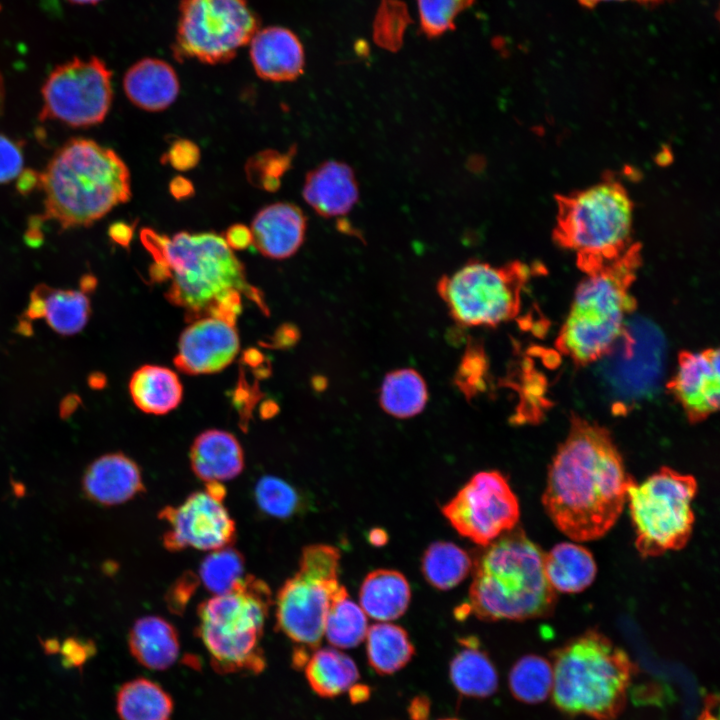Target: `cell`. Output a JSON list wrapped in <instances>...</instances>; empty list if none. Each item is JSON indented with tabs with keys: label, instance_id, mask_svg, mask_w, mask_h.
Masks as SVG:
<instances>
[{
	"label": "cell",
	"instance_id": "21",
	"mask_svg": "<svg viewBox=\"0 0 720 720\" xmlns=\"http://www.w3.org/2000/svg\"><path fill=\"white\" fill-rule=\"evenodd\" d=\"M306 225V217L298 206L287 202L268 205L251 223L252 244L266 257L288 258L302 245Z\"/></svg>",
	"mask_w": 720,
	"mask_h": 720
},
{
	"label": "cell",
	"instance_id": "11",
	"mask_svg": "<svg viewBox=\"0 0 720 720\" xmlns=\"http://www.w3.org/2000/svg\"><path fill=\"white\" fill-rule=\"evenodd\" d=\"M532 270L513 261L501 266L470 261L437 285L450 316L463 326H497L520 311L521 294Z\"/></svg>",
	"mask_w": 720,
	"mask_h": 720
},
{
	"label": "cell",
	"instance_id": "23",
	"mask_svg": "<svg viewBox=\"0 0 720 720\" xmlns=\"http://www.w3.org/2000/svg\"><path fill=\"white\" fill-rule=\"evenodd\" d=\"M189 457L193 473L205 483L231 480L245 464L238 439L220 429L200 433L191 445Z\"/></svg>",
	"mask_w": 720,
	"mask_h": 720
},
{
	"label": "cell",
	"instance_id": "40",
	"mask_svg": "<svg viewBox=\"0 0 720 720\" xmlns=\"http://www.w3.org/2000/svg\"><path fill=\"white\" fill-rule=\"evenodd\" d=\"M421 32L436 38L455 29L456 17L475 0H416Z\"/></svg>",
	"mask_w": 720,
	"mask_h": 720
},
{
	"label": "cell",
	"instance_id": "55",
	"mask_svg": "<svg viewBox=\"0 0 720 720\" xmlns=\"http://www.w3.org/2000/svg\"><path fill=\"white\" fill-rule=\"evenodd\" d=\"M603 1H627V0H578V2L588 8H592L596 6L598 3ZM629 1H636L641 4H657L664 2L666 0H629Z\"/></svg>",
	"mask_w": 720,
	"mask_h": 720
},
{
	"label": "cell",
	"instance_id": "59",
	"mask_svg": "<svg viewBox=\"0 0 720 720\" xmlns=\"http://www.w3.org/2000/svg\"><path fill=\"white\" fill-rule=\"evenodd\" d=\"M67 1L72 4H77V5H95L103 0H67Z\"/></svg>",
	"mask_w": 720,
	"mask_h": 720
},
{
	"label": "cell",
	"instance_id": "49",
	"mask_svg": "<svg viewBox=\"0 0 720 720\" xmlns=\"http://www.w3.org/2000/svg\"><path fill=\"white\" fill-rule=\"evenodd\" d=\"M81 399L77 394H68L60 403L59 414L62 418L70 417L80 406Z\"/></svg>",
	"mask_w": 720,
	"mask_h": 720
},
{
	"label": "cell",
	"instance_id": "60",
	"mask_svg": "<svg viewBox=\"0 0 720 720\" xmlns=\"http://www.w3.org/2000/svg\"><path fill=\"white\" fill-rule=\"evenodd\" d=\"M20 330H22V334H30L31 333V326L26 321L21 322L18 326Z\"/></svg>",
	"mask_w": 720,
	"mask_h": 720
},
{
	"label": "cell",
	"instance_id": "45",
	"mask_svg": "<svg viewBox=\"0 0 720 720\" xmlns=\"http://www.w3.org/2000/svg\"><path fill=\"white\" fill-rule=\"evenodd\" d=\"M200 159L199 148L189 140H178L167 153L168 162L178 170L186 171L193 168Z\"/></svg>",
	"mask_w": 720,
	"mask_h": 720
},
{
	"label": "cell",
	"instance_id": "41",
	"mask_svg": "<svg viewBox=\"0 0 720 720\" xmlns=\"http://www.w3.org/2000/svg\"><path fill=\"white\" fill-rule=\"evenodd\" d=\"M408 24L409 14L404 3L398 0H382L373 24L375 43L390 51L398 50Z\"/></svg>",
	"mask_w": 720,
	"mask_h": 720
},
{
	"label": "cell",
	"instance_id": "12",
	"mask_svg": "<svg viewBox=\"0 0 720 720\" xmlns=\"http://www.w3.org/2000/svg\"><path fill=\"white\" fill-rule=\"evenodd\" d=\"M261 28L248 0H180L172 52L176 59L231 61Z\"/></svg>",
	"mask_w": 720,
	"mask_h": 720
},
{
	"label": "cell",
	"instance_id": "15",
	"mask_svg": "<svg viewBox=\"0 0 720 720\" xmlns=\"http://www.w3.org/2000/svg\"><path fill=\"white\" fill-rule=\"evenodd\" d=\"M665 352L661 331L650 321L627 322L626 331L603 357L604 378L622 403L647 398L657 389ZM602 358V359H603Z\"/></svg>",
	"mask_w": 720,
	"mask_h": 720
},
{
	"label": "cell",
	"instance_id": "22",
	"mask_svg": "<svg viewBox=\"0 0 720 720\" xmlns=\"http://www.w3.org/2000/svg\"><path fill=\"white\" fill-rule=\"evenodd\" d=\"M303 197L323 217L343 216L358 201L355 174L343 162L326 161L306 175Z\"/></svg>",
	"mask_w": 720,
	"mask_h": 720
},
{
	"label": "cell",
	"instance_id": "56",
	"mask_svg": "<svg viewBox=\"0 0 720 720\" xmlns=\"http://www.w3.org/2000/svg\"><path fill=\"white\" fill-rule=\"evenodd\" d=\"M97 285V280L92 275H84L80 280V291L87 294L92 292Z\"/></svg>",
	"mask_w": 720,
	"mask_h": 720
},
{
	"label": "cell",
	"instance_id": "44",
	"mask_svg": "<svg viewBox=\"0 0 720 720\" xmlns=\"http://www.w3.org/2000/svg\"><path fill=\"white\" fill-rule=\"evenodd\" d=\"M95 651V644L91 640L70 637L60 644L58 652L65 667L82 668Z\"/></svg>",
	"mask_w": 720,
	"mask_h": 720
},
{
	"label": "cell",
	"instance_id": "29",
	"mask_svg": "<svg viewBox=\"0 0 720 720\" xmlns=\"http://www.w3.org/2000/svg\"><path fill=\"white\" fill-rule=\"evenodd\" d=\"M303 667L311 689L325 698L349 691L360 676L354 660L334 647L314 649Z\"/></svg>",
	"mask_w": 720,
	"mask_h": 720
},
{
	"label": "cell",
	"instance_id": "8",
	"mask_svg": "<svg viewBox=\"0 0 720 720\" xmlns=\"http://www.w3.org/2000/svg\"><path fill=\"white\" fill-rule=\"evenodd\" d=\"M272 605L269 586L253 575L199 604L196 633L215 671L258 674L264 670L261 640Z\"/></svg>",
	"mask_w": 720,
	"mask_h": 720
},
{
	"label": "cell",
	"instance_id": "38",
	"mask_svg": "<svg viewBox=\"0 0 720 720\" xmlns=\"http://www.w3.org/2000/svg\"><path fill=\"white\" fill-rule=\"evenodd\" d=\"M245 559L230 546L210 551L202 560L199 579L213 595L229 592L244 577Z\"/></svg>",
	"mask_w": 720,
	"mask_h": 720
},
{
	"label": "cell",
	"instance_id": "39",
	"mask_svg": "<svg viewBox=\"0 0 720 720\" xmlns=\"http://www.w3.org/2000/svg\"><path fill=\"white\" fill-rule=\"evenodd\" d=\"M254 496L260 510L277 519L291 518L301 506L297 490L285 480L272 475L258 480Z\"/></svg>",
	"mask_w": 720,
	"mask_h": 720
},
{
	"label": "cell",
	"instance_id": "57",
	"mask_svg": "<svg viewBox=\"0 0 720 720\" xmlns=\"http://www.w3.org/2000/svg\"><path fill=\"white\" fill-rule=\"evenodd\" d=\"M710 701H712V697L710 698ZM716 702H717V700H716ZM716 702H715V703H716ZM715 703H714V704H715ZM709 704H710V705L707 706V707L704 709V711L702 712L699 720H718V714L716 713V714L714 715V714L712 713V707H713L714 704L712 703L713 705H711V702H710Z\"/></svg>",
	"mask_w": 720,
	"mask_h": 720
},
{
	"label": "cell",
	"instance_id": "61",
	"mask_svg": "<svg viewBox=\"0 0 720 720\" xmlns=\"http://www.w3.org/2000/svg\"><path fill=\"white\" fill-rule=\"evenodd\" d=\"M439 720H459V719H456V718H445V719H439Z\"/></svg>",
	"mask_w": 720,
	"mask_h": 720
},
{
	"label": "cell",
	"instance_id": "30",
	"mask_svg": "<svg viewBox=\"0 0 720 720\" xmlns=\"http://www.w3.org/2000/svg\"><path fill=\"white\" fill-rule=\"evenodd\" d=\"M461 649L451 660L449 676L454 687L464 696L485 698L498 688L497 671L473 637L464 638Z\"/></svg>",
	"mask_w": 720,
	"mask_h": 720
},
{
	"label": "cell",
	"instance_id": "16",
	"mask_svg": "<svg viewBox=\"0 0 720 720\" xmlns=\"http://www.w3.org/2000/svg\"><path fill=\"white\" fill-rule=\"evenodd\" d=\"M223 501L205 489L191 493L178 506L163 508L159 518L168 525L164 547L170 552L187 548L210 552L232 545L236 525Z\"/></svg>",
	"mask_w": 720,
	"mask_h": 720
},
{
	"label": "cell",
	"instance_id": "31",
	"mask_svg": "<svg viewBox=\"0 0 720 720\" xmlns=\"http://www.w3.org/2000/svg\"><path fill=\"white\" fill-rule=\"evenodd\" d=\"M365 639L369 665L380 675L396 673L415 654L407 631L390 622H378L368 627Z\"/></svg>",
	"mask_w": 720,
	"mask_h": 720
},
{
	"label": "cell",
	"instance_id": "54",
	"mask_svg": "<svg viewBox=\"0 0 720 720\" xmlns=\"http://www.w3.org/2000/svg\"><path fill=\"white\" fill-rule=\"evenodd\" d=\"M368 687L366 686H356V684L349 689L351 700L353 702H361L367 698L369 695L368 693Z\"/></svg>",
	"mask_w": 720,
	"mask_h": 720
},
{
	"label": "cell",
	"instance_id": "52",
	"mask_svg": "<svg viewBox=\"0 0 720 720\" xmlns=\"http://www.w3.org/2000/svg\"><path fill=\"white\" fill-rule=\"evenodd\" d=\"M368 540L374 546H382L386 544L388 535L383 529L375 528L369 532Z\"/></svg>",
	"mask_w": 720,
	"mask_h": 720
},
{
	"label": "cell",
	"instance_id": "2",
	"mask_svg": "<svg viewBox=\"0 0 720 720\" xmlns=\"http://www.w3.org/2000/svg\"><path fill=\"white\" fill-rule=\"evenodd\" d=\"M140 236L154 260L152 280L168 281L165 297L184 311L186 320L215 316L235 323L242 296L268 311L262 294L249 283L243 264L223 237L186 231L170 237L149 228Z\"/></svg>",
	"mask_w": 720,
	"mask_h": 720
},
{
	"label": "cell",
	"instance_id": "5",
	"mask_svg": "<svg viewBox=\"0 0 720 720\" xmlns=\"http://www.w3.org/2000/svg\"><path fill=\"white\" fill-rule=\"evenodd\" d=\"M640 265L641 246L634 242L616 260L585 274L556 340L562 354L586 365L612 350L636 308L631 289Z\"/></svg>",
	"mask_w": 720,
	"mask_h": 720
},
{
	"label": "cell",
	"instance_id": "48",
	"mask_svg": "<svg viewBox=\"0 0 720 720\" xmlns=\"http://www.w3.org/2000/svg\"><path fill=\"white\" fill-rule=\"evenodd\" d=\"M223 238L232 250L245 249L252 244L250 229L242 224L230 226Z\"/></svg>",
	"mask_w": 720,
	"mask_h": 720
},
{
	"label": "cell",
	"instance_id": "9",
	"mask_svg": "<svg viewBox=\"0 0 720 720\" xmlns=\"http://www.w3.org/2000/svg\"><path fill=\"white\" fill-rule=\"evenodd\" d=\"M696 493L697 481L692 475L668 467L640 484L630 479L626 501L635 546L642 557H656L687 544L693 530L692 501Z\"/></svg>",
	"mask_w": 720,
	"mask_h": 720
},
{
	"label": "cell",
	"instance_id": "13",
	"mask_svg": "<svg viewBox=\"0 0 720 720\" xmlns=\"http://www.w3.org/2000/svg\"><path fill=\"white\" fill-rule=\"evenodd\" d=\"M112 75L97 56L74 57L57 65L41 88L39 119L57 120L75 128L103 122L113 99Z\"/></svg>",
	"mask_w": 720,
	"mask_h": 720
},
{
	"label": "cell",
	"instance_id": "19",
	"mask_svg": "<svg viewBox=\"0 0 720 720\" xmlns=\"http://www.w3.org/2000/svg\"><path fill=\"white\" fill-rule=\"evenodd\" d=\"M249 45L252 66L261 79L287 82L303 74L304 48L292 30L282 26L260 28Z\"/></svg>",
	"mask_w": 720,
	"mask_h": 720
},
{
	"label": "cell",
	"instance_id": "33",
	"mask_svg": "<svg viewBox=\"0 0 720 720\" xmlns=\"http://www.w3.org/2000/svg\"><path fill=\"white\" fill-rule=\"evenodd\" d=\"M428 401L425 380L412 368L390 371L383 379L379 402L389 415L406 419L423 411Z\"/></svg>",
	"mask_w": 720,
	"mask_h": 720
},
{
	"label": "cell",
	"instance_id": "36",
	"mask_svg": "<svg viewBox=\"0 0 720 720\" xmlns=\"http://www.w3.org/2000/svg\"><path fill=\"white\" fill-rule=\"evenodd\" d=\"M90 311V301L82 291L47 286L44 318L58 334L69 336L78 333L86 325Z\"/></svg>",
	"mask_w": 720,
	"mask_h": 720
},
{
	"label": "cell",
	"instance_id": "20",
	"mask_svg": "<svg viewBox=\"0 0 720 720\" xmlns=\"http://www.w3.org/2000/svg\"><path fill=\"white\" fill-rule=\"evenodd\" d=\"M86 496L97 504H123L145 491L138 464L121 452L105 454L93 461L82 481Z\"/></svg>",
	"mask_w": 720,
	"mask_h": 720
},
{
	"label": "cell",
	"instance_id": "50",
	"mask_svg": "<svg viewBox=\"0 0 720 720\" xmlns=\"http://www.w3.org/2000/svg\"><path fill=\"white\" fill-rule=\"evenodd\" d=\"M110 236L117 243L127 246L132 237V230L125 224H117L111 227Z\"/></svg>",
	"mask_w": 720,
	"mask_h": 720
},
{
	"label": "cell",
	"instance_id": "4",
	"mask_svg": "<svg viewBox=\"0 0 720 720\" xmlns=\"http://www.w3.org/2000/svg\"><path fill=\"white\" fill-rule=\"evenodd\" d=\"M468 603L457 615L480 620H527L545 617L556 604V591L544 571V552L516 526L472 558Z\"/></svg>",
	"mask_w": 720,
	"mask_h": 720
},
{
	"label": "cell",
	"instance_id": "3",
	"mask_svg": "<svg viewBox=\"0 0 720 720\" xmlns=\"http://www.w3.org/2000/svg\"><path fill=\"white\" fill-rule=\"evenodd\" d=\"M44 194L38 223L54 221L60 230L88 227L131 198L130 172L111 148L72 138L37 173Z\"/></svg>",
	"mask_w": 720,
	"mask_h": 720
},
{
	"label": "cell",
	"instance_id": "37",
	"mask_svg": "<svg viewBox=\"0 0 720 720\" xmlns=\"http://www.w3.org/2000/svg\"><path fill=\"white\" fill-rule=\"evenodd\" d=\"M508 682L512 695L519 701L542 702L552 692V665L538 655L523 656L513 665Z\"/></svg>",
	"mask_w": 720,
	"mask_h": 720
},
{
	"label": "cell",
	"instance_id": "47",
	"mask_svg": "<svg viewBox=\"0 0 720 720\" xmlns=\"http://www.w3.org/2000/svg\"><path fill=\"white\" fill-rule=\"evenodd\" d=\"M46 285L37 286L31 293L25 317L36 320L45 317L46 313Z\"/></svg>",
	"mask_w": 720,
	"mask_h": 720
},
{
	"label": "cell",
	"instance_id": "14",
	"mask_svg": "<svg viewBox=\"0 0 720 720\" xmlns=\"http://www.w3.org/2000/svg\"><path fill=\"white\" fill-rule=\"evenodd\" d=\"M441 512L459 535L483 547L517 526L520 507L507 478L488 470L474 474Z\"/></svg>",
	"mask_w": 720,
	"mask_h": 720
},
{
	"label": "cell",
	"instance_id": "28",
	"mask_svg": "<svg viewBox=\"0 0 720 720\" xmlns=\"http://www.w3.org/2000/svg\"><path fill=\"white\" fill-rule=\"evenodd\" d=\"M129 392L134 404L144 413L164 415L182 401L183 386L173 370L148 364L133 373Z\"/></svg>",
	"mask_w": 720,
	"mask_h": 720
},
{
	"label": "cell",
	"instance_id": "1",
	"mask_svg": "<svg viewBox=\"0 0 720 720\" xmlns=\"http://www.w3.org/2000/svg\"><path fill=\"white\" fill-rule=\"evenodd\" d=\"M631 478L610 432L573 416L550 464L542 503L570 539L596 540L619 518Z\"/></svg>",
	"mask_w": 720,
	"mask_h": 720
},
{
	"label": "cell",
	"instance_id": "7",
	"mask_svg": "<svg viewBox=\"0 0 720 720\" xmlns=\"http://www.w3.org/2000/svg\"><path fill=\"white\" fill-rule=\"evenodd\" d=\"M553 239L576 255L586 274L616 260L632 241L633 202L614 176L588 188L557 195Z\"/></svg>",
	"mask_w": 720,
	"mask_h": 720
},
{
	"label": "cell",
	"instance_id": "27",
	"mask_svg": "<svg viewBox=\"0 0 720 720\" xmlns=\"http://www.w3.org/2000/svg\"><path fill=\"white\" fill-rule=\"evenodd\" d=\"M544 571L555 591L570 594L579 593L592 584L597 566L587 548L573 542H561L544 553Z\"/></svg>",
	"mask_w": 720,
	"mask_h": 720
},
{
	"label": "cell",
	"instance_id": "42",
	"mask_svg": "<svg viewBox=\"0 0 720 720\" xmlns=\"http://www.w3.org/2000/svg\"><path fill=\"white\" fill-rule=\"evenodd\" d=\"M293 154L294 150L287 153L267 150L255 154L246 165L249 181L267 191L277 190L281 176L290 167Z\"/></svg>",
	"mask_w": 720,
	"mask_h": 720
},
{
	"label": "cell",
	"instance_id": "26",
	"mask_svg": "<svg viewBox=\"0 0 720 720\" xmlns=\"http://www.w3.org/2000/svg\"><path fill=\"white\" fill-rule=\"evenodd\" d=\"M410 601L409 582L401 572L393 569L369 572L359 590L360 607L366 615L380 622L403 616Z\"/></svg>",
	"mask_w": 720,
	"mask_h": 720
},
{
	"label": "cell",
	"instance_id": "51",
	"mask_svg": "<svg viewBox=\"0 0 720 720\" xmlns=\"http://www.w3.org/2000/svg\"><path fill=\"white\" fill-rule=\"evenodd\" d=\"M170 190L175 197L181 198L190 195L193 188L189 181L184 178L177 177L171 182Z\"/></svg>",
	"mask_w": 720,
	"mask_h": 720
},
{
	"label": "cell",
	"instance_id": "58",
	"mask_svg": "<svg viewBox=\"0 0 720 720\" xmlns=\"http://www.w3.org/2000/svg\"><path fill=\"white\" fill-rule=\"evenodd\" d=\"M4 102H5V84H4L3 76L0 72V115L3 111Z\"/></svg>",
	"mask_w": 720,
	"mask_h": 720
},
{
	"label": "cell",
	"instance_id": "32",
	"mask_svg": "<svg viewBox=\"0 0 720 720\" xmlns=\"http://www.w3.org/2000/svg\"><path fill=\"white\" fill-rule=\"evenodd\" d=\"M174 703L158 683L147 678L125 682L116 695L121 720H170Z\"/></svg>",
	"mask_w": 720,
	"mask_h": 720
},
{
	"label": "cell",
	"instance_id": "6",
	"mask_svg": "<svg viewBox=\"0 0 720 720\" xmlns=\"http://www.w3.org/2000/svg\"><path fill=\"white\" fill-rule=\"evenodd\" d=\"M552 696L572 715L615 720L624 710L635 664L608 637L588 630L553 652Z\"/></svg>",
	"mask_w": 720,
	"mask_h": 720
},
{
	"label": "cell",
	"instance_id": "24",
	"mask_svg": "<svg viewBox=\"0 0 720 720\" xmlns=\"http://www.w3.org/2000/svg\"><path fill=\"white\" fill-rule=\"evenodd\" d=\"M123 87L137 107L157 112L168 108L179 94V80L173 67L164 60L145 57L126 71Z\"/></svg>",
	"mask_w": 720,
	"mask_h": 720
},
{
	"label": "cell",
	"instance_id": "34",
	"mask_svg": "<svg viewBox=\"0 0 720 720\" xmlns=\"http://www.w3.org/2000/svg\"><path fill=\"white\" fill-rule=\"evenodd\" d=\"M472 569V557L449 541H435L424 551L421 571L425 580L442 591L459 585Z\"/></svg>",
	"mask_w": 720,
	"mask_h": 720
},
{
	"label": "cell",
	"instance_id": "43",
	"mask_svg": "<svg viewBox=\"0 0 720 720\" xmlns=\"http://www.w3.org/2000/svg\"><path fill=\"white\" fill-rule=\"evenodd\" d=\"M24 158L20 146L0 133V184H5L21 174Z\"/></svg>",
	"mask_w": 720,
	"mask_h": 720
},
{
	"label": "cell",
	"instance_id": "53",
	"mask_svg": "<svg viewBox=\"0 0 720 720\" xmlns=\"http://www.w3.org/2000/svg\"><path fill=\"white\" fill-rule=\"evenodd\" d=\"M88 385L95 390H99L105 387L106 377L99 372H94L88 376Z\"/></svg>",
	"mask_w": 720,
	"mask_h": 720
},
{
	"label": "cell",
	"instance_id": "18",
	"mask_svg": "<svg viewBox=\"0 0 720 720\" xmlns=\"http://www.w3.org/2000/svg\"><path fill=\"white\" fill-rule=\"evenodd\" d=\"M719 350L682 351L667 388L679 402L688 419L698 423L719 408Z\"/></svg>",
	"mask_w": 720,
	"mask_h": 720
},
{
	"label": "cell",
	"instance_id": "46",
	"mask_svg": "<svg viewBox=\"0 0 720 720\" xmlns=\"http://www.w3.org/2000/svg\"><path fill=\"white\" fill-rule=\"evenodd\" d=\"M198 584V578L193 575H184L180 577L168 594V605L174 612L185 607L192 593Z\"/></svg>",
	"mask_w": 720,
	"mask_h": 720
},
{
	"label": "cell",
	"instance_id": "10",
	"mask_svg": "<svg viewBox=\"0 0 720 720\" xmlns=\"http://www.w3.org/2000/svg\"><path fill=\"white\" fill-rule=\"evenodd\" d=\"M340 559V551L332 545L305 546L298 570L276 595V626L297 648L313 651L324 637L331 602L342 586Z\"/></svg>",
	"mask_w": 720,
	"mask_h": 720
},
{
	"label": "cell",
	"instance_id": "25",
	"mask_svg": "<svg viewBox=\"0 0 720 720\" xmlns=\"http://www.w3.org/2000/svg\"><path fill=\"white\" fill-rule=\"evenodd\" d=\"M131 655L142 666L151 670H165L177 660L180 652L176 628L158 616L137 619L128 635Z\"/></svg>",
	"mask_w": 720,
	"mask_h": 720
},
{
	"label": "cell",
	"instance_id": "17",
	"mask_svg": "<svg viewBox=\"0 0 720 720\" xmlns=\"http://www.w3.org/2000/svg\"><path fill=\"white\" fill-rule=\"evenodd\" d=\"M239 349L234 322L203 317L192 321L181 333L174 364L187 375L217 373L233 362Z\"/></svg>",
	"mask_w": 720,
	"mask_h": 720
},
{
	"label": "cell",
	"instance_id": "35",
	"mask_svg": "<svg viewBox=\"0 0 720 720\" xmlns=\"http://www.w3.org/2000/svg\"><path fill=\"white\" fill-rule=\"evenodd\" d=\"M367 630L365 612L349 598L346 587L342 585L331 602L324 636L334 648L348 649L358 646L365 639Z\"/></svg>",
	"mask_w": 720,
	"mask_h": 720
}]
</instances>
